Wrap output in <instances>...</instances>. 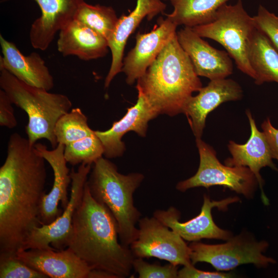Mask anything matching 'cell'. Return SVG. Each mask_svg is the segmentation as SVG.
Returning a JSON list of instances; mask_svg holds the SVG:
<instances>
[{"label": "cell", "instance_id": "obj_1", "mask_svg": "<svg viewBox=\"0 0 278 278\" xmlns=\"http://www.w3.org/2000/svg\"><path fill=\"white\" fill-rule=\"evenodd\" d=\"M45 160L34 145L11 134L0 167V254L15 255L31 232L42 225Z\"/></svg>", "mask_w": 278, "mask_h": 278}, {"label": "cell", "instance_id": "obj_2", "mask_svg": "<svg viewBox=\"0 0 278 278\" xmlns=\"http://www.w3.org/2000/svg\"><path fill=\"white\" fill-rule=\"evenodd\" d=\"M118 238L115 218L106 206L93 198L85 183L74 214L67 248L92 269L124 278L130 276L135 257L130 247Z\"/></svg>", "mask_w": 278, "mask_h": 278}, {"label": "cell", "instance_id": "obj_3", "mask_svg": "<svg viewBox=\"0 0 278 278\" xmlns=\"http://www.w3.org/2000/svg\"><path fill=\"white\" fill-rule=\"evenodd\" d=\"M202 88V82L179 44L177 33L137 80L136 86L158 114L170 116L183 113L192 94Z\"/></svg>", "mask_w": 278, "mask_h": 278}, {"label": "cell", "instance_id": "obj_4", "mask_svg": "<svg viewBox=\"0 0 278 278\" xmlns=\"http://www.w3.org/2000/svg\"><path fill=\"white\" fill-rule=\"evenodd\" d=\"M93 165L86 182L90 194L109 210L116 221L120 243L129 247L137 238L136 224L142 216L134 205L133 194L144 176L138 172L123 175L102 157Z\"/></svg>", "mask_w": 278, "mask_h": 278}, {"label": "cell", "instance_id": "obj_5", "mask_svg": "<svg viewBox=\"0 0 278 278\" xmlns=\"http://www.w3.org/2000/svg\"><path fill=\"white\" fill-rule=\"evenodd\" d=\"M0 86L11 102L24 110L28 122L26 126L27 138L34 145L41 139L47 140L53 148L58 144L54 130L58 119L69 112L72 103L67 96L51 93L16 78L7 71L1 69Z\"/></svg>", "mask_w": 278, "mask_h": 278}, {"label": "cell", "instance_id": "obj_6", "mask_svg": "<svg viewBox=\"0 0 278 278\" xmlns=\"http://www.w3.org/2000/svg\"><path fill=\"white\" fill-rule=\"evenodd\" d=\"M202 38H209L221 44L242 73L255 78L248 57L249 40L255 30L253 17L243 7L241 0L235 5H222L211 22L192 28Z\"/></svg>", "mask_w": 278, "mask_h": 278}, {"label": "cell", "instance_id": "obj_7", "mask_svg": "<svg viewBox=\"0 0 278 278\" xmlns=\"http://www.w3.org/2000/svg\"><path fill=\"white\" fill-rule=\"evenodd\" d=\"M196 142L200 157L198 169L193 176L177 183L176 188L178 190L184 192L192 188H208L218 185L228 188L246 198L253 197L259 184L248 167L223 165L211 146L201 138H196Z\"/></svg>", "mask_w": 278, "mask_h": 278}, {"label": "cell", "instance_id": "obj_8", "mask_svg": "<svg viewBox=\"0 0 278 278\" xmlns=\"http://www.w3.org/2000/svg\"><path fill=\"white\" fill-rule=\"evenodd\" d=\"M189 247L192 264L205 262L218 271H229L243 264H253L257 268H266L275 260L263 253L268 247L265 240L257 241L247 235L232 236L221 244L208 245L193 241Z\"/></svg>", "mask_w": 278, "mask_h": 278}, {"label": "cell", "instance_id": "obj_9", "mask_svg": "<svg viewBox=\"0 0 278 278\" xmlns=\"http://www.w3.org/2000/svg\"><path fill=\"white\" fill-rule=\"evenodd\" d=\"M138 229L129 246L135 257H155L176 266L192 264L191 250L185 240L153 216L141 218Z\"/></svg>", "mask_w": 278, "mask_h": 278}, {"label": "cell", "instance_id": "obj_10", "mask_svg": "<svg viewBox=\"0 0 278 278\" xmlns=\"http://www.w3.org/2000/svg\"><path fill=\"white\" fill-rule=\"evenodd\" d=\"M92 165L82 163L77 170L71 169L70 199L63 213L51 223L42 224L35 228L26 238L20 251L30 249L62 250L67 248L74 214L82 199Z\"/></svg>", "mask_w": 278, "mask_h": 278}, {"label": "cell", "instance_id": "obj_11", "mask_svg": "<svg viewBox=\"0 0 278 278\" xmlns=\"http://www.w3.org/2000/svg\"><path fill=\"white\" fill-rule=\"evenodd\" d=\"M239 200L237 197H228L218 201L211 200L208 196L204 195L200 213L185 222L179 221L180 212L173 206H170L166 210H155L153 216L185 240L192 242L199 241L202 239L227 240L233 236L232 233L215 224L212 210L217 207L219 210L226 211L229 204Z\"/></svg>", "mask_w": 278, "mask_h": 278}, {"label": "cell", "instance_id": "obj_12", "mask_svg": "<svg viewBox=\"0 0 278 278\" xmlns=\"http://www.w3.org/2000/svg\"><path fill=\"white\" fill-rule=\"evenodd\" d=\"M177 25L168 18L160 17L149 32L137 33L134 47L123 59L121 72L126 76V82L132 85L142 77L158 56L177 33Z\"/></svg>", "mask_w": 278, "mask_h": 278}, {"label": "cell", "instance_id": "obj_13", "mask_svg": "<svg viewBox=\"0 0 278 278\" xmlns=\"http://www.w3.org/2000/svg\"><path fill=\"white\" fill-rule=\"evenodd\" d=\"M198 92L188 100L183 112L196 138L201 137L206 117L211 112L223 102L240 99L243 95L240 85L226 78L211 80Z\"/></svg>", "mask_w": 278, "mask_h": 278}, {"label": "cell", "instance_id": "obj_14", "mask_svg": "<svg viewBox=\"0 0 278 278\" xmlns=\"http://www.w3.org/2000/svg\"><path fill=\"white\" fill-rule=\"evenodd\" d=\"M177 36L198 76L212 80L225 78L232 74V61L226 51L213 47L190 27H184L177 32Z\"/></svg>", "mask_w": 278, "mask_h": 278}, {"label": "cell", "instance_id": "obj_15", "mask_svg": "<svg viewBox=\"0 0 278 278\" xmlns=\"http://www.w3.org/2000/svg\"><path fill=\"white\" fill-rule=\"evenodd\" d=\"M138 97L136 103L127 109L125 115L114 121L106 131H94L103 146V155L108 159L121 156L125 150L123 136L133 131L141 136H145L148 122L159 114L152 108L142 92L137 89Z\"/></svg>", "mask_w": 278, "mask_h": 278}, {"label": "cell", "instance_id": "obj_16", "mask_svg": "<svg viewBox=\"0 0 278 278\" xmlns=\"http://www.w3.org/2000/svg\"><path fill=\"white\" fill-rule=\"evenodd\" d=\"M166 7V5L161 0H137L135 8L128 15H123L118 18L107 40L112 54V62L105 78V88H108L115 76L121 72L124 49L129 36L145 18L151 20L163 13Z\"/></svg>", "mask_w": 278, "mask_h": 278}, {"label": "cell", "instance_id": "obj_17", "mask_svg": "<svg viewBox=\"0 0 278 278\" xmlns=\"http://www.w3.org/2000/svg\"><path fill=\"white\" fill-rule=\"evenodd\" d=\"M17 257L30 267L48 277L87 278L92 269L68 248L30 249L19 251Z\"/></svg>", "mask_w": 278, "mask_h": 278}, {"label": "cell", "instance_id": "obj_18", "mask_svg": "<svg viewBox=\"0 0 278 278\" xmlns=\"http://www.w3.org/2000/svg\"><path fill=\"white\" fill-rule=\"evenodd\" d=\"M34 1L38 4L41 15L31 25L30 42L34 48L45 50L54 39L56 33L74 20L84 0Z\"/></svg>", "mask_w": 278, "mask_h": 278}, {"label": "cell", "instance_id": "obj_19", "mask_svg": "<svg viewBox=\"0 0 278 278\" xmlns=\"http://www.w3.org/2000/svg\"><path fill=\"white\" fill-rule=\"evenodd\" d=\"M34 147L50 165L54 173L52 188L44 196L41 206L42 224H48L62 214V211L58 208L59 202L63 210L68 203V187L71 183V177L64 155V145L59 143L52 150H49L41 143L35 144Z\"/></svg>", "mask_w": 278, "mask_h": 278}, {"label": "cell", "instance_id": "obj_20", "mask_svg": "<svg viewBox=\"0 0 278 278\" xmlns=\"http://www.w3.org/2000/svg\"><path fill=\"white\" fill-rule=\"evenodd\" d=\"M251 129L248 141L244 144H238L230 141L228 145L232 155L224 161V164L230 166H245L248 167L256 177L262 190V197L267 204V198L263 192L264 181L260 174L263 167L268 166L278 171L273 163L271 149L266 137L263 131L258 130L251 112L246 111Z\"/></svg>", "mask_w": 278, "mask_h": 278}, {"label": "cell", "instance_id": "obj_21", "mask_svg": "<svg viewBox=\"0 0 278 278\" xmlns=\"http://www.w3.org/2000/svg\"><path fill=\"white\" fill-rule=\"evenodd\" d=\"M0 44L3 54L0 56V70L7 71L29 85L47 91L53 89V77L39 54L33 52L24 55L14 43L6 40L2 34Z\"/></svg>", "mask_w": 278, "mask_h": 278}, {"label": "cell", "instance_id": "obj_22", "mask_svg": "<svg viewBox=\"0 0 278 278\" xmlns=\"http://www.w3.org/2000/svg\"><path fill=\"white\" fill-rule=\"evenodd\" d=\"M57 48L64 57L88 61L105 57L109 47L104 37L74 19L59 31Z\"/></svg>", "mask_w": 278, "mask_h": 278}, {"label": "cell", "instance_id": "obj_23", "mask_svg": "<svg viewBox=\"0 0 278 278\" xmlns=\"http://www.w3.org/2000/svg\"><path fill=\"white\" fill-rule=\"evenodd\" d=\"M248 57L255 75L256 84L261 85L266 82L278 83V51L267 37L256 28L249 40Z\"/></svg>", "mask_w": 278, "mask_h": 278}, {"label": "cell", "instance_id": "obj_24", "mask_svg": "<svg viewBox=\"0 0 278 278\" xmlns=\"http://www.w3.org/2000/svg\"><path fill=\"white\" fill-rule=\"evenodd\" d=\"M173 7L165 14L177 26L194 27L209 23L215 19L218 9L229 0H166Z\"/></svg>", "mask_w": 278, "mask_h": 278}, {"label": "cell", "instance_id": "obj_25", "mask_svg": "<svg viewBox=\"0 0 278 278\" xmlns=\"http://www.w3.org/2000/svg\"><path fill=\"white\" fill-rule=\"evenodd\" d=\"M74 19L108 40L114 30L118 18L115 10L110 6L92 5L84 2L79 6Z\"/></svg>", "mask_w": 278, "mask_h": 278}, {"label": "cell", "instance_id": "obj_26", "mask_svg": "<svg viewBox=\"0 0 278 278\" xmlns=\"http://www.w3.org/2000/svg\"><path fill=\"white\" fill-rule=\"evenodd\" d=\"M58 144L64 146L92 135L94 131L88 124V118L79 108H73L57 121L54 130Z\"/></svg>", "mask_w": 278, "mask_h": 278}, {"label": "cell", "instance_id": "obj_27", "mask_svg": "<svg viewBox=\"0 0 278 278\" xmlns=\"http://www.w3.org/2000/svg\"><path fill=\"white\" fill-rule=\"evenodd\" d=\"M102 143L95 134L65 146L64 155L70 164L93 165L103 155Z\"/></svg>", "mask_w": 278, "mask_h": 278}, {"label": "cell", "instance_id": "obj_28", "mask_svg": "<svg viewBox=\"0 0 278 278\" xmlns=\"http://www.w3.org/2000/svg\"><path fill=\"white\" fill-rule=\"evenodd\" d=\"M30 267L15 255L0 254V278H47Z\"/></svg>", "mask_w": 278, "mask_h": 278}, {"label": "cell", "instance_id": "obj_29", "mask_svg": "<svg viewBox=\"0 0 278 278\" xmlns=\"http://www.w3.org/2000/svg\"><path fill=\"white\" fill-rule=\"evenodd\" d=\"M132 267L139 278H177L179 271L178 266L150 264L140 257H135Z\"/></svg>", "mask_w": 278, "mask_h": 278}, {"label": "cell", "instance_id": "obj_30", "mask_svg": "<svg viewBox=\"0 0 278 278\" xmlns=\"http://www.w3.org/2000/svg\"><path fill=\"white\" fill-rule=\"evenodd\" d=\"M256 29L263 32L278 51V15L260 5L253 17Z\"/></svg>", "mask_w": 278, "mask_h": 278}, {"label": "cell", "instance_id": "obj_31", "mask_svg": "<svg viewBox=\"0 0 278 278\" xmlns=\"http://www.w3.org/2000/svg\"><path fill=\"white\" fill-rule=\"evenodd\" d=\"M12 103L6 93L0 90V126L9 129L17 126Z\"/></svg>", "mask_w": 278, "mask_h": 278}, {"label": "cell", "instance_id": "obj_32", "mask_svg": "<svg viewBox=\"0 0 278 278\" xmlns=\"http://www.w3.org/2000/svg\"><path fill=\"white\" fill-rule=\"evenodd\" d=\"M231 273L211 272L199 270L192 264L183 266L178 271L179 278H228L232 277Z\"/></svg>", "mask_w": 278, "mask_h": 278}, {"label": "cell", "instance_id": "obj_33", "mask_svg": "<svg viewBox=\"0 0 278 278\" xmlns=\"http://www.w3.org/2000/svg\"><path fill=\"white\" fill-rule=\"evenodd\" d=\"M261 127L269 145L272 158L278 161V128L272 125L269 117L264 121Z\"/></svg>", "mask_w": 278, "mask_h": 278}, {"label": "cell", "instance_id": "obj_34", "mask_svg": "<svg viewBox=\"0 0 278 278\" xmlns=\"http://www.w3.org/2000/svg\"><path fill=\"white\" fill-rule=\"evenodd\" d=\"M87 278H117V277L105 270L92 269L89 273Z\"/></svg>", "mask_w": 278, "mask_h": 278}]
</instances>
